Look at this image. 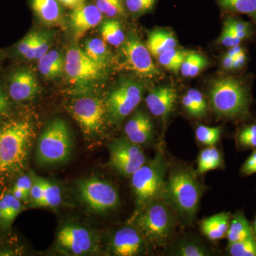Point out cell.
I'll list each match as a JSON object with an SVG mask.
<instances>
[{"label": "cell", "mask_w": 256, "mask_h": 256, "mask_svg": "<svg viewBox=\"0 0 256 256\" xmlns=\"http://www.w3.org/2000/svg\"><path fill=\"white\" fill-rule=\"evenodd\" d=\"M208 97L210 107L220 118L245 120L250 116L252 94L244 79L220 77L210 82Z\"/></svg>", "instance_id": "obj_1"}, {"label": "cell", "mask_w": 256, "mask_h": 256, "mask_svg": "<svg viewBox=\"0 0 256 256\" xmlns=\"http://www.w3.org/2000/svg\"><path fill=\"white\" fill-rule=\"evenodd\" d=\"M203 192L196 172L178 168L170 172L162 196L171 205L178 218L188 224L196 215Z\"/></svg>", "instance_id": "obj_2"}, {"label": "cell", "mask_w": 256, "mask_h": 256, "mask_svg": "<svg viewBox=\"0 0 256 256\" xmlns=\"http://www.w3.org/2000/svg\"><path fill=\"white\" fill-rule=\"evenodd\" d=\"M33 127L28 120L8 119L0 124V174L12 175L24 168Z\"/></svg>", "instance_id": "obj_3"}, {"label": "cell", "mask_w": 256, "mask_h": 256, "mask_svg": "<svg viewBox=\"0 0 256 256\" xmlns=\"http://www.w3.org/2000/svg\"><path fill=\"white\" fill-rule=\"evenodd\" d=\"M176 217V212L161 194L138 212L136 225L146 242L160 246L171 238Z\"/></svg>", "instance_id": "obj_4"}, {"label": "cell", "mask_w": 256, "mask_h": 256, "mask_svg": "<svg viewBox=\"0 0 256 256\" xmlns=\"http://www.w3.org/2000/svg\"><path fill=\"white\" fill-rule=\"evenodd\" d=\"M166 171L168 163L162 151L159 150L152 160L146 162L131 176L138 212L162 194Z\"/></svg>", "instance_id": "obj_5"}, {"label": "cell", "mask_w": 256, "mask_h": 256, "mask_svg": "<svg viewBox=\"0 0 256 256\" xmlns=\"http://www.w3.org/2000/svg\"><path fill=\"white\" fill-rule=\"evenodd\" d=\"M73 141L68 124L60 118L50 121L42 132L36 148V159L42 164H62L72 156Z\"/></svg>", "instance_id": "obj_6"}, {"label": "cell", "mask_w": 256, "mask_h": 256, "mask_svg": "<svg viewBox=\"0 0 256 256\" xmlns=\"http://www.w3.org/2000/svg\"><path fill=\"white\" fill-rule=\"evenodd\" d=\"M144 86L132 78L120 80L109 92L105 102L106 114L112 124H120L139 105Z\"/></svg>", "instance_id": "obj_7"}, {"label": "cell", "mask_w": 256, "mask_h": 256, "mask_svg": "<svg viewBox=\"0 0 256 256\" xmlns=\"http://www.w3.org/2000/svg\"><path fill=\"white\" fill-rule=\"evenodd\" d=\"M69 111L88 136H95L105 124V102L92 96L77 98L70 104Z\"/></svg>", "instance_id": "obj_8"}, {"label": "cell", "mask_w": 256, "mask_h": 256, "mask_svg": "<svg viewBox=\"0 0 256 256\" xmlns=\"http://www.w3.org/2000/svg\"><path fill=\"white\" fill-rule=\"evenodd\" d=\"M64 70L73 84L86 86L102 80L106 68L89 58L82 48L72 46L66 54Z\"/></svg>", "instance_id": "obj_9"}, {"label": "cell", "mask_w": 256, "mask_h": 256, "mask_svg": "<svg viewBox=\"0 0 256 256\" xmlns=\"http://www.w3.org/2000/svg\"><path fill=\"white\" fill-rule=\"evenodd\" d=\"M78 188L82 201L95 212H108L119 206L117 190L105 180L96 178H85L79 182Z\"/></svg>", "instance_id": "obj_10"}, {"label": "cell", "mask_w": 256, "mask_h": 256, "mask_svg": "<svg viewBox=\"0 0 256 256\" xmlns=\"http://www.w3.org/2000/svg\"><path fill=\"white\" fill-rule=\"evenodd\" d=\"M120 47L126 68L142 78H156L161 76V72L153 63L150 52L137 34H130Z\"/></svg>", "instance_id": "obj_11"}, {"label": "cell", "mask_w": 256, "mask_h": 256, "mask_svg": "<svg viewBox=\"0 0 256 256\" xmlns=\"http://www.w3.org/2000/svg\"><path fill=\"white\" fill-rule=\"evenodd\" d=\"M6 92L13 102L33 100L40 94L36 74L26 66H16L2 76Z\"/></svg>", "instance_id": "obj_12"}, {"label": "cell", "mask_w": 256, "mask_h": 256, "mask_svg": "<svg viewBox=\"0 0 256 256\" xmlns=\"http://www.w3.org/2000/svg\"><path fill=\"white\" fill-rule=\"evenodd\" d=\"M110 166L119 174L131 176L146 162L142 146L127 138L114 140L109 146Z\"/></svg>", "instance_id": "obj_13"}, {"label": "cell", "mask_w": 256, "mask_h": 256, "mask_svg": "<svg viewBox=\"0 0 256 256\" xmlns=\"http://www.w3.org/2000/svg\"><path fill=\"white\" fill-rule=\"evenodd\" d=\"M52 42L53 36L50 32L32 30L5 53L20 62L38 60L50 50Z\"/></svg>", "instance_id": "obj_14"}, {"label": "cell", "mask_w": 256, "mask_h": 256, "mask_svg": "<svg viewBox=\"0 0 256 256\" xmlns=\"http://www.w3.org/2000/svg\"><path fill=\"white\" fill-rule=\"evenodd\" d=\"M57 242L64 252L75 256L85 255L94 247L92 234L80 226L68 224L60 229Z\"/></svg>", "instance_id": "obj_15"}, {"label": "cell", "mask_w": 256, "mask_h": 256, "mask_svg": "<svg viewBox=\"0 0 256 256\" xmlns=\"http://www.w3.org/2000/svg\"><path fill=\"white\" fill-rule=\"evenodd\" d=\"M146 240L138 228L126 226L114 232L111 238L110 248L114 256L142 255L146 250Z\"/></svg>", "instance_id": "obj_16"}, {"label": "cell", "mask_w": 256, "mask_h": 256, "mask_svg": "<svg viewBox=\"0 0 256 256\" xmlns=\"http://www.w3.org/2000/svg\"><path fill=\"white\" fill-rule=\"evenodd\" d=\"M178 92L171 86H160L152 89L146 98V107L154 117L165 120L174 109Z\"/></svg>", "instance_id": "obj_17"}, {"label": "cell", "mask_w": 256, "mask_h": 256, "mask_svg": "<svg viewBox=\"0 0 256 256\" xmlns=\"http://www.w3.org/2000/svg\"><path fill=\"white\" fill-rule=\"evenodd\" d=\"M104 14L96 4H84L72 10L70 24L76 38L84 36L89 30L95 28L102 22Z\"/></svg>", "instance_id": "obj_18"}, {"label": "cell", "mask_w": 256, "mask_h": 256, "mask_svg": "<svg viewBox=\"0 0 256 256\" xmlns=\"http://www.w3.org/2000/svg\"><path fill=\"white\" fill-rule=\"evenodd\" d=\"M124 132L130 141L142 146L152 140L154 124L146 112L138 111L124 126Z\"/></svg>", "instance_id": "obj_19"}, {"label": "cell", "mask_w": 256, "mask_h": 256, "mask_svg": "<svg viewBox=\"0 0 256 256\" xmlns=\"http://www.w3.org/2000/svg\"><path fill=\"white\" fill-rule=\"evenodd\" d=\"M34 13L42 22L50 26L63 24L62 4L58 0H30Z\"/></svg>", "instance_id": "obj_20"}, {"label": "cell", "mask_w": 256, "mask_h": 256, "mask_svg": "<svg viewBox=\"0 0 256 256\" xmlns=\"http://www.w3.org/2000/svg\"><path fill=\"white\" fill-rule=\"evenodd\" d=\"M232 218L228 212H220L204 218L200 223L202 234L212 242L222 240L226 237Z\"/></svg>", "instance_id": "obj_21"}, {"label": "cell", "mask_w": 256, "mask_h": 256, "mask_svg": "<svg viewBox=\"0 0 256 256\" xmlns=\"http://www.w3.org/2000/svg\"><path fill=\"white\" fill-rule=\"evenodd\" d=\"M178 42L174 34L166 28H154L148 33L146 46L153 56H158L166 50L176 48Z\"/></svg>", "instance_id": "obj_22"}, {"label": "cell", "mask_w": 256, "mask_h": 256, "mask_svg": "<svg viewBox=\"0 0 256 256\" xmlns=\"http://www.w3.org/2000/svg\"><path fill=\"white\" fill-rule=\"evenodd\" d=\"M65 66V56L60 50H50L38 60V69L44 78L54 79L62 75Z\"/></svg>", "instance_id": "obj_23"}, {"label": "cell", "mask_w": 256, "mask_h": 256, "mask_svg": "<svg viewBox=\"0 0 256 256\" xmlns=\"http://www.w3.org/2000/svg\"><path fill=\"white\" fill-rule=\"evenodd\" d=\"M170 255L176 256H208L210 249L202 240L194 237H184L175 242L170 249Z\"/></svg>", "instance_id": "obj_24"}, {"label": "cell", "mask_w": 256, "mask_h": 256, "mask_svg": "<svg viewBox=\"0 0 256 256\" xmlns=\"http://www.w3.org/2000/svg\"><path fill=\"white\" fill-rule=\"evenodd\" d=\"M255 236L252 226L242 212L236 213L230 220L226 238L228 244L240 242Z\"/></svg>", "instance_id": "obj_25"}, {"label": "cell", "mask_w": 256, "mask_h": 256, "mask_svg": "<svg viewBox=\"0 0 256 256\" xmlns=\"http://www.w3.org/2000/svg\"><path fill=\"white\" fill-rule=\"evenodd\" d=\"M184 108L188 114L196 118L206 117L208 112V104L204 96L196 88L188 90L182 99Z\"/></svg>", "instance_id": "obj_26"}, {"label": "cell", "mask_w": 256, "mask_h": 256, "mask_svg": "<svg viewBox=\"0 0 256 256\" xmlns=\"http://www.w3.org/2000/svg\"><path fill=\"white\" fill-rule=\"evenodd\" d=\"M223 165L224 158L220 150L214 146H207L198 154L196 174L202 175L212 170L220 169Z\"/></svg>", "instance_id": "obj_27"}, {"label": "cell", "mask_w": 256, "mask_h": 256, "mask_svg": "<svg viewBox=\"0 0 256 256\" xmlns=\"http://www.w3.org/2000/svg\"><path fill=\"white\" fill-rule=\"evenodd\" d=\"M106 44L100 38H89L86 42L82 50L94 62L107 68L112 60V54Z\"/></svg>", "instance_id": "obj_28"}, {"label": "cell", "mask_w": 256, "mask_h": 256, "mask_svg": "<svg viewBox=\"0 0 256 256\" xmlns=\"http://www.w3.org/2000/svg\"><path fill=\"white\" fill-rule=\"evenodd\" d=\"M100 34L104 41L112 46H120L126 41V34L122 24L116 18H110L102 22Z\"/></svg>", "instance_id": "obj_29"}, {"label": "cell", "mask_w": 256, "mask_h": 256, "mask_svg": "<svg viewBox=\"0 0 256 256\" xmlns=\"http://www.w3.org/2000/svg\"><path fill=\"white\" fill-rule=\"evenodd\" d=\"M208 64L206 57L196 52H190L184 60L180 72L184 77L194 78L201 73Z\"/></svg>", "instance_id": "obj_30"}, {"label": "cell", "mask_w": 256, "mask_h": 256, "mask_svg": "<svg viewBox=\"0 0 256 256\" xmlns=\"http://www.w3.org/2000/svg\"><path fill=\"white\" fill-rule=\"evenodd\" d=\"M224 11L249 15L256 20V0H216Z\"/></svg>", "instance_id": "obj_31"}, {"label": "cell", "mask_w": 256, "mask_h": 256, "mask_svg": "<svg viewBox=\"0 0 256 256\" xmlns=\"http://www.w3.org/2000/svg\"><path fill=\"white\" fill-rule=\"evenodd\" d=\"M190 52L188 50H176V48H172L160 54L158 57V62L168 70L178 74L184 60Z\"/></svg>", "instance_id": "obj_32"}, {"label": "cell", "mask_w": 256, "mask_h": 256, "mask_svg": "<svg viewBox=\"0 0 256 256\" xmlns=\"http://www.w3.org/2000/svg\"><path fill=\"white\" fill-rule=\"evenodd\" d=\"M42 182L44 194L40 207L54 208L60 206L62 201V191L60 186L45 178H42Z\"/></svg>", "instance_id": "obj_33"}, {"label": "cell", "mask_w": 256, "mask_h": 256, "mask_svg": "<svg viewBox=\"0 0 256 256\" xmlns=\"http://www.w3.org/2000/svg\"><path fill=\"white\" fill-rule=\"evenodd\" d=\"M236 140L240 149H256V122L240 128L237 132Z\"/></svg>", "instance_id": "obj_34"}, {"label": "cell", "mask_w": 256, "mask_h": 256, "mask_svg": "<svg viewBox=\"0 0 256 256\" xmlns=\"http://www.w3.org/2000/svg\"><path fill=\"white\" fill-rule=\"evenodd\" d=\"M227 252L232 256H256V236L228 244Z\"/></svg>", "instance_id": "obj_35"}, {"label": "cell", "mask_w": 256, "mask_h": 256, "mask_svg": "<svg viewBox=\"0 0 256 256\" xmlns=\"http://www.w3.org/2000/svg\"><path fill=\"white\" fill-rule=\"evenodd\" d=\"M222 128L208 127V126H197L196 129V138L197 140L201 144L206 146H214L220 141L222 134Z\"/></svg>", "instance_id": "obj_36"}, {"label": "cell", "mask_w": 256, "mask_h": 256, "mask_svg": "<svg viewBox=\"0 0 256 256\" xmlns=\"http://www.w3.org/2000/svg\"><path fill=\"white\" fill-rule=\"evenodd\" d=\"M96 5L106 18H116L124 13V0H96Z\"/></svg>", "instance_id": "obj_37"}, {"label": "cell", "mask_w": 256, "mask_h": 256, "mask_svg": "<svg viewBox=\"0 0 256 256\" xmlns=\"http://www.w3.org/2000/svg\"><path fill=\"white\" fill-rule=\"evenodd\" d=\"M234 36L238 37L244 41L252 35V30L248 22L234 16H228L224 22V28Z\"/></svg>", "instance_id": "obj_38"}, {"label": "cell", "mask_w": 256, "mask_h": 256, "mask_svg": "<svg viewBox=\"0 0 256 256\" xmlns=\"http://www.w3.org/2000/svg\"><path fill=\"white\" fill-rule=\"evenodd\" d=\"M156 2V0H124V8L134 16L152 11Z\"/></svg>", "instance_id": "obj_39"}, {"label": "cell", "mask_w": 256, "mask_h": 256, "mask_svg": "<svg viewBox=\"0 0 256 256\" xmlns=\"http://www.w3.org/2000/svg\"><path fill=\"white\" fill-rule=\"evenodd\" d=\"M13 104L6 92L2 78L0 76V124L10 118L12 114Z\"/></svg>", "instance_id": "obj_40"}, {"label": "cell", "mask_w": 256, "mask_h": 256, "mask_svg": "<svg viewBox=\"0 0 256 256\" xmlns=\"http://www.w3.org/2000/svg\"><path fill=\"white\" fill-rule=\"evenodd\" d=\"M33 183L30 190V198L32 204L34 206L40 207L43 200L44 188L42 184V178L34 176Z\"/></svg>", "instance_id": "obj_41"}, {"label": "cell", "mask_w": 256, "mask_h": 256, "mask_svg": "<svg viewBox=\"0 0 256 256\" xmlns=\"http://www.w3.org/2000/svg\"><path fill=\"white\" fill-rule=\"evenodd\" d=\"M2 198L8 206V210H9L10 223L11 224L22 210L21 201L16 198L12 194H6Z\"/></svg>", "instance_id": "obj_42"}, {"label": "cell", "mask_w": 256, "mask_h": 256, "mask_svg": "<svg viewBox=\"0 0 256 256\" xmlns=\"http://www.w3.org/2000/svg\"><path fill=\"white\" fill-rule=\"evenodd\" d=\"M242 40L238 37L234 36L233 34L230 33L228 30L224 28L222 34L218 38V42L222 46L227 47V48H232V47L239 46L242 44Z\"/></svg>", "instance_id": "obj_43"}, {"label": "cell", "mask_w": 256, "mask_h": 256, "mask_svg": "<svg viewBox=\"0 0 256 256\" xmlns=\"http://www.w3.org/2000/svg\"><path fill=\"white\" fill-rule=\"evenodd\" d=\"M242 173L246 176H249L256 173V149L254 150L248 158L242 165Z\"/></svg>", "instance_id": "obj_44"}, {"label": "cell", "mask_w": 256, "mask_h": 256, "mask_svg": "<svg viewBox=\"0 0 256 256\" xmlns=\"http://www.w3.org/2000/svg\"><path fill=\"white\" fill-rule=\"evenodd\" d=\"M33 178L30 176H22L18 178L15 186L21 188L26 196L30 197V190H31Z\"/></svg>", "instance_id": "obj_45"}, {"label": "cell", "mask_w": 256, "mask_h": 256, "mask_svg": "<svg viewBox=\"0 0 256 256\" xmlns=\"http://www.w3.org/2000/svg\"><path fill=\"white\" fill-rule=\"evenodd\" d=\"M247 56L245 52H242L240 54L234 58L233 70H240L245 66L246 64Z\"/></svg>", "instance_id": "obj_46"}, {"label": "cell", "mask_w": 256, "mask_h": 256, "mask_svg": "<svg viewBox=\"0 0 256 256\" xmlns=\"http://www.w3.org/2000/svg\"><path fill=\"white\" fill-rule=\"evenodd\" d=\"M62 6L70 10H75L85 4L86 0H58Z\"/></svg>", "instance_id": "obj_47"}, {"label": "cell", "mask_w": 256, "mask_h": 256, "mask_svg": "<svg viewBox=\"0 0 256 256\" xmlns=\"http://www.w3.org/2000/svg\"><path fill=\"white\" fill-rule=\"evenodd\" d=\"M234 58L232 56L225 54L222 60V66L224 70H233Z\"/></svg>", "instance_id": "obj_48"}, {"label": "cell", "mask_w": 256, "mask_h": 256, "mask_svg": "<svg viewBox=\"0 0 256 256\" xmlns=\"http://www.w3.org/2000/svg\"><path fill=\"white\" fill-rule=\"evenodd\" d=\"M12 194L14 195L16 198H18V200H20V201L28 200V197L26 196V194H25L21 188H18V186H15V185L12 190Z\"/></svg>", "instance_id": "obj_49"}, {"label": "cell", "mask_w": 256, "mask_h": 256, "mask_svg": "<svg viewBox=\"0 0 256 256\" xmlns=\"http://www.w3.org/2000/svg\"><path fill=\"white\" fill-rule=\"evenodd\" d=\"M244 50L242 48V47L239 45V46L232 47V48H229L228 52L226 53V54L229 56H232L234 58V57L236 56L238 54H240L242 52H244Z\"/></svg>", "instance_id": "obj_50"}, {"label": "cell", "mask_w": 256, "mask_h": 256, "mask_svg": "<svg viewBox=\"0 0 256 256\" xmlns=\"http://www.w3.org/2000/svg\"><path fill=\"white\" fill-rule=\"evenodd\" d=\"M6 56V53L5 52H2V50H0V66H1L3 60Z\"/></svg>", "instance_id": "obj_51"}, {"label": "cell", "mask_w": 256, "mask_h": 256, "mask_svg": "<svg viewBox=\"0 0 256 256\" xmlns=\"http://www.w3.org/2000/svg\"><path fill=\"white\" fill-rule=\"evenodd\" d=\"M252 230H254V234H255V236H256V216L255 217V218H254V222H252Z\"/></svg>", "instance_id": "obj_52"}, {"label": "cell", "mask_w": 256, "mask_h": 256, "mask_svg": "<svg viewBox=\"0 0 256 256\" xmlns=\"http://www.w3.org/2000/svg\"><path fill=\"white\" fill-rule=\"evenodd\" d=\"M0 220H1V212H0Z\"/></svg>", "instance_id": "obj_53"}, {"label": "cell", "mask_w": 256, "mask_h": 256, "mask_svg": "<svg viewBox=\"0 0 256 256\" xmlns=\"http://www.w3.org/2000/svg\"></svg>", "instance_id": "obj_54"}]
</instances>
